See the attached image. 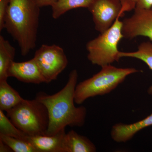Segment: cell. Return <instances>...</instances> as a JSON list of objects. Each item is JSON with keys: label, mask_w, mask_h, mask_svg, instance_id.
<instances>
[{"label": "cell", "mask_w": 152, "mask_h": 152, "mask_svg": "<svg viewBox=\"0 0 152 152\" xmlns=\"http://www.w3.org/2000/svg\"><path fill=\"white\" fill-rule=\"evenodd\" d=\"M101 67L97 73L77 84L75 91V103L80 104L89 98L109 94L128 76L139 72L135 68H117L111 64Z\"/></svg>", "instance_id": "obj_3"}, {"label": "cell", "mask_w": 152, "mask_h": 152, "mask_svg": "<svg viewBox=\"0 0 152 152\" xmlns=\"http://www.w3.org/2000/svg\"><path fill=\"white\" fill-rule=\"evenodd\" d=\"M7 113L13 124L28 136L46 134L49 123L48 112L46 107L36 98L24 99Z\"/></svg>", "instance_id": "obj_4"}, {"label": "cell", "mask_w": 152, "mask_h": 152, "mask_svg": "<svg viewBox=\"0 0 152 152\" xmlns=\"http://www.w3.org/2000/svg\"><path fill=\"white\" fill-rule=\"evenodd\" d=\"M78 77L77 71L73 70L66 84L59 91L52 95L43 92L37 94L36 99L46 107L48 112L49 126L46 134H55L67 126L80 127L84 125L87 109L75 105Z\"/></svg>", "instance_id": "obj_1"}, {"label": "cell", "mask_w": 152, "mask_h": 152, "mask_svg": "<svg viewBox=\"0 0 152 152\" xmlns=\"http://www.w3.org/2000/svg\"><path fill=\"white\" fill-rule=\"evenodd\" d=\"M138 0H120L122 6L123 12H129L134 10Z\"/></svg>", "instance_id": "obj_20"}, {"label": "cell", "mask_w": 152, "mask_h": 152, "mask_svg": "<svg viewBox=\"0 0 152 152\" xmlns=\"http://www.w3.org/2000/svg\"><path fill=\"white\" fill-rule=\"evenodd\" d=\"M0 140L7 144L15 152H37V150L26 139L17 138L0 134Z\"/></svg>", "instance_id": "obj_17"}, {"label": "cell", "mask_w": 152, "mask_h": 152, "mask_svg": "<svg viewBox=\"0 0 152 152\" xmlns=\"http://www.w3.org/2000/svg\"><path fill=\"white\" fill-rule=\"evenodd\" d=\"M0 152H13V151L7 144L0 140Z\"/></svg>", "instance_id": "obj_23"}, {"label": "cell", "mask_w": 152, "mask_h": 152, "mask_svg": "<svg viewBox=\"0 0 152 152\" xmlns=\"http://www.w3.org/2000/svg\"><path fill=\"white\" fill-rule=\"evenodd\" d=\"M40 8L34 0H10L4 28L17 41L23 56L35 48Z\"/></svg>", "instance_id": "obj_2"}, {"label": "cell", "mask_w": 152, "mask_h": 152, "mask_svg": "<svg viewBox=\"0 0 152 152\" xmlns=\"http://www.w3.org/2000/svg\"><path fill=\"white\" fill-rule=\"evenodd\" d=\"M94 0H57L51 6L53 18H59L68 11L79 8L88 9Z\"/></svg>", "instance_id": "obj_15"}, {"label": "cell", "mask_w": 152, "mask_h": 152, "mask_svg": "<svg viewBox=\"0 0 152 152\" xmlns=\"http://www.w3.org/2000/svg\"><path fill=\"white\" fill-rule=\"evenodd\" d=\"M23 99L19 93L8 83L7 80L0 81V110L7 112Z\"/></svg>", "instance_id": "obj_13"}, {"label": "cell", "mask_w": 152, "mask_h": 152, "mask_svg": "<svg viewBox=\"0 0 152 152\" xmlns=\"http://www.w3.org/2000/svg\"><path fill=\"white\" fill-rule=\"evenodd\" d=\"M122 33L126 39L144 36L152 41V7L147 9L135 8L132 15L123 21Z\"/></svg>", "instance_id": "obj_8"}, {"label": "cell", "mask_w": 152, "mask_h": 152, "mask_svg": "<svg viewBox=\"0 0 152 152\" xmlns=\"http://www.w3.org/2000/svg\"><path fill=\"white\" fill-rule=\"evenodd\" d=\"M8 76L27 83L39 84L46 83L45 80L34 58L22 62L13 61L9 67Z\"/></svg>", "instance_id": "obj_9"}, {"label": "cell", "mask_w": 152, "mask_h": 152, "mask_svg": "<svg viewBox=\"0 0 152 152\" xmlns=\"http://www.w3.org/2000/svg\"><path fill=\"white\" fill-rule=\"evenodd\" d=\"M64 144L65 152L96 151V146L89 139L73 130L66 133Z\"/></svg>", "instance_id": "obj_12"}, {"label": "cell", "mask_w": 152, "mask_h": 152, "mask_svg": "<svg viewBox=\"0 0 152 152\" xmlns=\"http://www.w3.org/2000/svg\"><path fill=\"white\" fill-rule=\"evenodd\" d=\"M65 129L51 135H38L28 136L26 140L33 145L37 152H65Z\"/></svg>", "instance_id": "obj_10"}, {"label": "cell", "mask_w": 152, "mask_h": 152, "mask_svg": "<svg viewBox=\"0 0 152 152\" xmlns=\"http://www.w3.org/2000/svg\"><path fill=\"white\" fill-rule=\"evenodd\" d=\"M0 134L17 138L26 139L27 135L20 130L0 110Z\"/></svg>", "instance_id": "obj_18"}, {"label": "cell", "mask_w": 152, "mask_h": 152, "mask_svg": "<svg viewBox=\"0 0 152 152\" xmlns=\"http://www.w3.org/2000/svg\"><path fill=\"white\" fill-rule=\"evenodd\" d=\"M36 4L40 7L51 6L57 1V0H34Z\"/></svg>", "instance_id": "obj_22"}, {"label": "cell", "mask_w": 152, "mask_h": 152, "mask_svg": "<svg viewBox=\"0 0 152 152\" xmlns=\"http://www.w3.org/2000/svg\"><path fill=\"white\" fill-rule=\"evenodd\" d=\"M34 58L47 83L56 80L68 64L64 49L56 45H42Z\"/></svg>", "instance_id": "obj_6"}, {"label": "cell", "mask_w": 152, "mask_h": 152, "mask_svg": "<svg viewBox=\"0 0 152 152\" xmlns=\"http://www.w3.org/2000/svg\"><path fill=\"white\" fill-rule=\"evenodd\" d=\"M120 58H132L142 61L152 71V43L147 42L142 43L138 48L137 50L134 52H120ZM148 94L152 95V85L148 90Z\"/></svg>", "instance_id": "obj_16"}, {"label": "cell", "mask_w": 152, "mask_h": 152, "mask_svg": "<svg viewBox=\"0 0 152 152\" xmlns=\"http://www.w3.org/2000/svg\"><path fill=\"white\" fill-rule=\"evenodd\" d=\"M92 15L96 30L103 33L124 13L120 0H94L88 9Z\"/></svg>", "instance_id": "obj_7"}, {"label": "cell", "mask_w": 152, "mask_h": 152, "mask_svg": "<svg viewBox=\"0 0 152 152\" xmlns=\"http://www.w3.org/2000/svg\"><path fill=\"white\" fill-rule=\"evenodd\" d=\"M120 18L118 17L110 27L87 43V57L93 64L102 67L119 60L118 45L124 38L123 21Z\"/></svg>", "instance_id": "obj_5"}, {"label": "cell", "mask_w": 152, "mask_h": 152, "mask_svg": "<svg viewBox=\"0 0 152 152\" xmlns=\"http://www.w3.org/2000/svg\"><path fill=\"white\" fill-rule=\"evenodd\" d=\"M10 0H0V31L4 28V19Z\"/></svg>", "instance_id": "obj_19"}, {"label": "cell", "mask_w": 152, "mask_h": 152, "mask_svg": "<svg viewBox=\"0 0 152 152\" xmlns=\"http://www.w3.org/2000/svg\"><path fill=\"white\" fill-rule=\"evenodd\" d=\"M152 7V0H138L135 8L149 9Z\"/></svg>", "instance_id": "obj_21"}, {"label": "cell", "mask_w": 152, "mask_h": 152, "mask_svg": "<svg viewBox=\"0 0 152 152\" xmlns=\"http://www.w3.org/2000/svg\"><path fill=\"white\" fill-rule=\"evenodd\" d=\"M151 126H152V113L143 119L133 124H116L112 128L111 136L117 142H126L140 131Z\"/></svg>", "instance_id": "obj_11"}, {"label": "cell", "mask_w": 152, "mask_h": 152, "mask_svg": "<svg viewBox=\"0 0 152 152\" xmlns=\"http://www.w3.org/2000/svg\"><path fill=\"white\" fill-rule=\"evenodd\" d=\"M15 49L2 36H0V81L7 80L8 71L15 56Z\"/></svg>", "instance_id": "obj_14"}]
</instances>
